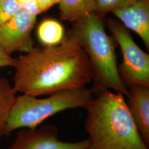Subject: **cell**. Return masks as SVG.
Wrapping results in <instances>:
<instances>
[{
  "label": "cell",
  "instance_id": "277c9868",
  "mask_svg": "<svg viewBox=\"0 0 149 149\" xmlns=\"http://www.w3.org/2000/svg\"><path fill=\"white\" fill-rule=\"evenodd\" d=\"M90 89L66 90L44 98L23 94L17 96L6 129L5 136L21 128L34 129L54 115L77 108H86L92 100Z\"/></svg>",
  "mask_w": 149,
  "mask_h": 149
},
{
  "label": "cell",
  "instance_id": "9a60e30c",
  "mask_svg": "<svg viewBox=\"0 0 149 149\" xmlns=\"http://www.w3.org/2000/svg\"><path fill=\"white\" fill-rule=\"evenodd\" d=\"M22 10L32 16H37L42 13L37 0H16Z\"/></svg>",
  "mask_w": 149,
  "mask_h": 149
},
{
  "label": "cell",
  "instance_id": "6da1fadb",
  "mask_svg": "<svg viewBox=\"0 0 149 149\" xmlns=\"http://www.w3.org/2000/svg\"><path fill=\"white\" fill-rule=\"evenodd\" d=\"M14 68L15 91L35 97L86 88L93 78L87 54L69 32L58 45L19 56Z\"/></svg>",
  "mask_w": 149,
  "mask_h": 149
},
{
  "label": "cell",
  "instance_id": "7c38bea8",
  "mask_svg": "<svg viewBox=\"0 0 149 149\" xmlns=\"http://www.w3.org/2000/svg\"><path fill=\"white\" fill-rule=\"evenodd\" d=\"M37 35L39 41L44 46L56 45L64 38V27L55 19H46L38 27Z\"/></svg>",
  "mask_w": 149,
  "mask_h": 149
},
{
  "label": "cell",
  "instance_id": "e0dca14e",
  "mask_svg": "<svg viewBox=\"0 0 149 149\" xmlns=\"http://www.w3.org/2000/svg\"><path fill=\"white\" fill-rule=\"evenodd\" d=\"M40 10L42 12L48 10L52 6L55 4V0H37Z\"/></svg>",
  "mask_w": 149,
  "mask_h": 149
},
{
  "label": "cell",
  "instance_id": "4fadbf2b",
  "mask_svg": "<svg viewBox=\"0 0 149 149\" xmlns=\"http://www.w3.org/2000/svg\"><path fill=\"white\" fill-rule=\"evenodd\" d=\"M97 9L96 14L100 18L108 12L125 7L135 0H96Z\"/></svg>",
  "mask_w": 149,
  "mask_h": 149
},
{
  "label": "cell",
  "instance_id": "ac0fdd59",
  "mask_svg": "<svg viewBox=\"0 0 149 149\" xmlns=\"http://www.w3.org/2000/svg\"><path fill=\"white\" fill-rule=\"evenodd\" d=\"M55 3H59V2L60 0H55Z\"/></svg>",
  "mask_w": 149,
  "mask_h": 149
},
{
  "label": "cell",
  "instance_id": "52a82bcc",
  "mask_svg": "<svg viewBox=\"0 0 149 149\" xmlns=\"http://www.w3.org/2000/svg\"><path fill=\"white\" fill-rule=\"evenodd\" d=\"M88 139L76 142L59 140V131L53 125L19 131L9 149H87Z\"/></svg>",
  "mask_w": 149,
  "mask_h": 149
},
{
  "label": "cell",
  "instance_id": "8992f818",
  "mask_svg": "<svg viewBox=\"0 0 149 149\" xmlns=\"http://www.w3.org/2000/svg\"><path fill=\"white\" fill-rule=\"evenodd\" d=\"M37 17L21 10L8 21L0 25V48L12 56L16 52L27 53L34 47L32 32Z\"/></svg>",
  "mask_w": 149,
  "mask_h": 149
},
{
  "label": "cell",
  "instance_id": "ba28073f",
  "mask_svg": "<svg viewBox=\"0 0 149 149\" xmlns=\"http://www.w3.org/2000/svg\"><path fill=\"white\" fill-rule=\"evenodd\" d=\"M112 13L124 27L135 32L149 48V1L135 0L132 3Z\"/></svg>",
  "mask_w": 149,
  "mask_h": 149
},
{
  "label": "cell",
  "instance_id": "5bb4252c",
  "mask_svg": "<svg viewBox=\"0 0 149 149\" xmlns=\"http://www.w3.org/2000/svg\"><path fill=\"white\" fill-rule=\"evenodd\" d=\"M21 10L16 0H0V25L8 21Z\"/></svg>",
  "mask_w": 149,
  "mask_h": 149
},
{
  "label": "cell",
  "instance_id": "2e32d148",
  "mask_svg": "<svg viewBox=\"0 0 149 149\" xmlns=\"http://www.w3.org/2000/svg\"><path fill=\"white\" fill-rule=\"evenodd\" d=\"M16 59L6 54L0 48V68L6 67H15Z\"/></svg>",
  "mask_w": 149,
  "mask_h": 149
},
{
  "label": "cell",
  "instance_id": "30bf717a",
  "mask_svg": "<svg viewBox=\"0 0 149 149\" xmlns=\"http://www.w3.org/2000/svg\"><path fill=\"white\" fill-rule=\"evenodd\" d=\"M60 17L63 21L76 22L96 13V0H60Z\"/></svg>",
  "mask_w": 149,
  "mask_h": 149
},
{
  "label": "cell",
  "instance_id": "7a4b0ae2",
  "mask_svg": "<svg viewBox=\"0 0 149 149\" xmlns=\"http://www.w3.org/2000/svg\"><path fill=\"white\" fill-rule=\"evenodd\" d=\"M86 108L87 149H149L139 134L124 95L105 91Z\"/></svg>",
  "mask_w": 149,
  "mask_h": 149
},
{
  "label": "cell",
  "instance_id": "9c48e42d",
  "mask_svg": "<svg viewBox=\"0 0 149 149\" xmlns=\"http://www.w3.org/2000/svg\"><path fill=\"white\" fill-rule=\"evenodd\" d=\"M126 101L139 133L149 146V87L135 85L129 88Z\"/></svg>",
  "mask_w": 149,
  "mask_h": 149
},
{
  "label": "cell",
  "instance_id": "5b68a950",
  "mask_svg": "<svg viewBox=\"0 0 149 149\" xmlns=\"http://www.w3.org/2000/svg\"><path fill=\"white\" fill-rule=\"evenodd\" d=\"M107 24L122 50L123 61L118 69L123 83L128 88L135 85L149 87V54L139 47L119 22L109 18Z\"/></svg>",
  "mask_w": 149,
  "mask_h": 149
},
{
  "label": "cell",
  "instance_id": "8fae6325",
  "mask_svg": "<svg viewBox=\"0 0 149 149\" xmlns=\"http://www.w3.org/2000/svg\"><path fill=\"white\" fill-rule=\"evenodd\" d=\"M16 93L7 79L0 77V139L5 136L7 124L16 100Z\"/></svg>",
  "mask_w": 149,
  "mask_h": 149
},
{
  "label": "cell",
  "instance_id": "3957f363",
  "mask_svg": "<svg viewBox=\"0 0 149 149\" xmlns=\"http://www.w3.org/2000/svg\"><path fill=\"white\" fill-rule=\"evenodd\" d=\"M70 33L85 50L93 74L92 92L98 95L109 90L127 96L129 88L121 79L113 44L107 34L102 19L96 13L74 22Z\"/></svg>",
  "mask_w": 149,
  "mask_h": 149
}]
</instances>
